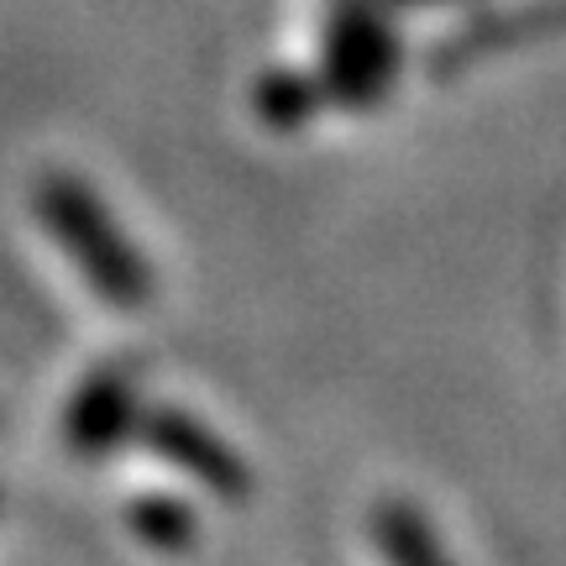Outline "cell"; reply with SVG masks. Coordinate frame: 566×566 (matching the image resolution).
<instances>
[{"mask_svg":"<svg viewBox=\"0 0 566 566\" xmlns=\"http://www.w3.org/2000/svg\"><path fill=\"white\" fill-rule=\"evenodd\" d=\"M42 221L53 226V237L80 258L90 283H105L111 300H137V273H132V263L122 258L126 247L116 242L111 226H101L95 205L84 200L69 179H53L42 189Z\"/></svg>","mask_w":566,"mask_h":566,"instance_id":"6da1fadb","label":"cell"},{"mask_svg":"<svg viewBox=\"0 0 566 566\" xmlns=\"http://www.w3.org/2000/svg\"><path fill=\"white\" fill-rule=\"evenodd\" d=\"M378 541H384L394 566H446V562H436V551H424L430 541H424V530L415 525L409 514H388L384 530H378Z\"/></svg>","mask_w":566,"mask_h":566,"instance_id":"7a4b0ae2","label":"cell"}]
</instances>
